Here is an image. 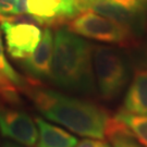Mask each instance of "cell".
I'll use <instances>...</instances> for the list:
<instances>
[{
  "mask_svg": "<svg viewBox=\"0 0 147 147\" xmlns=\"http://www.w3.org/2000/svg\"><path fill=\"white\" fill-rule=\"evenodd\" d=\"M122 110L134 115H147V69H140L135 72Z\"/></svg>",
  "mask_w": 147,
  "mask_h": 147,
  "instance_id": "9",
  "label": "cell"
},
{
  "mask_svg": "<svg viewBox=\"0 0 147 147\" xmlns=\"http://www.w3.org/2000/svg\"><path fill=\"white\" fill-rule=\"evenodd\" d=\"M38 140L37 147H75L78 144L76 137L64 131L63 129L50 124L42 118L36 117L35 119Z\"/></svg>",
  "mask_w": 147,
  "mask_h": 147,
  "instance_id": "10",
  "label": "cell"
},
{
  "mask_svg": "<svg viewBox=\"0 0 147 147\" xmlns=\"http://www.w3.org/2000/svg\"><path fill=\"white\" fill-rule=\"evenodd\" d=\"M82 13L79 0H27L25 16L45 26H61Z\"/></svg>",
  "mask_w": 147,
  "mask_h": 147,
  "instance_id": "6",
  "label": "cell"
},
{
  "mask_svg": "<svg viewBox=\"0 0 147 147\" xmlns=\"http://www.w3.org/2000/svg\"><path fill=\"white\" fill-rule=\"evenodd\" d=\"M93 65L100 96L105 100L116 99L130 79L125 56L116 48L96 46L93 50Z\"/></svg>",
  "mask_w": 147,
  "mask_h": 147,
  "instance_id": "3",
  "label": "cell"
},
{
  "mask_svg": "<svg viewBox=\"0 0 147 147\" xmlns=\"http://www.w3.org/2000/svg\"><path fill=\"white\" fill-rule=\"evenodd\" d=\"M0 27L5 34L8 53L16 60L28 57L35 50L42 35L39 24L28 18L0 19Z\"/></svg>",
  "mask_w": 147,
  "mask_h": 147,
  "instance_id": "5",
  "label": "cell"
},
{
  "mask_svg": "<svg viewBox=\"0 0 147 147\" xmlns=\"http://www.w3.org/2000/svg\"><path fill=\"white\" fill-rule=\"evenodd\" d=\"M1 147H21L20 145L18 144H14V143H11V142H5V144H2Z\"/></svg>",
  "mask_w": 147,
  "mask_h": 147,
  "instance_id": "17",
  "label": "cell"
},
{
  "mask_svg": "<svg viewBox=\"0 0 147 147\" xmlns=\"http://www.w3.org/2000/svg\"><path fill=\"white\" fill-rule=\"evenodd\" d=\"M132 136H118L110 140L112 147H141Z\"/></svg>",
  "mask_w": 147,
  "mask_h": 147,
  "instance_id": "15",
  "label": "cell"
},
{
  "mask_svg": "<svg viewBox=\"0 0 147 147\" xmlns=\"http://www.w3.org/2000/svg\"><path fill=\"white\" fill-rule=\"evenodd\" d=\"M0 133L2 136L26 147H34L38 140L35 120L16 107L0 104Z\"/></svg>",
  "mask_w": 147,
  "mask_h": 147,
  "instance_id": "7",
  "label": "cell"
},
{
  "mask_svg": "<svg viewBox=\"0 0 147 147\" xmlns=\"http://www.w3.org/2000/svg\"><path fill=\"white\" fill-rule=\"evenodd\" d=\"M0 73L2 74L5 79L9 80L11 83L16 87H20V88H25L26 87V81L11 67V64L9 63L8 59L5 57L1 32H0Z\"/></svg>",
  "mask_w": 147,
  "mask_h": 147,
  "instance_id": "12",
  "label": "cell"
},
{
  "mask_svg": "<svg viewBox=\"0 0 147 147\" xmlns=\"http://www.w3.org/2000/svg\"><path fill=\"white\" fill-rule=\"evenodd\" d=\"M75 147H110L109 144L102 141H97V140H92L90 138H86V140H82L79 144H76Z\"/></svg>",
  "mask_w": 147,
  "mask_h": 147,
  "instance_id": "16",
  "label": "cell"
},
{
  "mask_svg": "<svg viewBox=\"0 0 147 147\" xmlns=\"http://www.w3.org/2000/svg\"><path fill=\"white\" fill-rule=\"evenodd\" d=\"M68 28L82 37L121 46H131L135 42V33L110 19L84 11L68 22Z\"/></svg>",
  "mask_w": 147,
  "mask_h": 147,
  "instance_id": "4",
  "label": "cell"
},
{
  "mask_svg": "<svg viewBox=\"0 0 147 147\" xmlns=\"http://www.w3.org/2000/svg\"><path fill=\"white\" fill-rule=\"evenodd\" d=\"M0 99L5 102L14 105L19 102V96L16 94L14 85L0 73Z\"/></svg>",
  "mask_w": 147,
  "mask_h": 147,
  "instance_id": "14",
  "label": "cell"
},
{
  "mask_svg": "<svg viewBox=\"0 0 147 147\" xmlns=\"http://www.w3.org/2000/svg\"><path fill=\"white\" fill-rule=\"evenodd\" d=\"M53 56V34L51 28L46 26L37 47L33 53L21 60L23 70L35 80L50 79Z\"/></svg>",
  "mask_w": 147,
  "mask_h": 147,
  "instance_id": "8",
  "label": "cell"
},
{
  "mask_svg": "<svg viewBox=\"0 0 147 147\" xmlns=\"http://www.w3.org/2000/svg\"><path fill=\"white\" fill-rule=\"evenodd\" d=\"M93 50V45L61 25L53 36L50 80L67 90L93 93L95 89Z\"/></svg>",
  "mask_w": 147,
  "mask_h": 147,
  "instance_id": "2",
  "label": "cell"
},
{
  "mask_svg": "<svg viewBox=\"0 0 147 147\" xmlns=\"http://www.w3.org/2000/svg\"><path fill=\"white\" fill-rule=\"evenodd\" d=\"M26 94L48 120L82 136L98 140L106 137L112 117L98 105L40 86L26 87Z\"/></svg>",
  "mask_w": 147,
  "mask_h": 147,
  "instance_id": "1",
  "label": "cell"
},
{
  "mask_svg": "<svg viewBox=\"0 0 147 147\" xmlns=\"http://www.w3.org/2000/svg\"><path fill=\"white\" fill-rule=\"evenodd\" d=\"M27 0H0V19H9L26 14Z\"/></svg>",
  "mask_w": 147,
  "mask_h": 147,
  "instance_id": "13",
  "label": "cell"
},
{
  "mask_svg": "<svg viewBox=\"0 0 147 147\" xmlns=\"http://www.w3.org/2000/svg\"><path fill=\"white\" fill-rule=\"evenodd\" d=\"M115 117L131 130L133 136L143 146L147 147V115H134L120 110Z\"/></svg>",
  "mask_w": 147,
  "mask_h": 147,
  "instance_id": "11",
  "label": "cell"
}]
</instances>
